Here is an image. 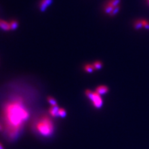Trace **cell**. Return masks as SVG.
Masks as SVG:
<instances>
[{
	"mask_svg": "<svg viewBox=\"0 0 149 149\" xmlns=\"http://www.w3.org/2000/svg\"><path fill=\"white\" fill-rule=\"evenodd\" d=\"M3 116L9 135L14 138L19 134L29 114L24 104L19 99L6 104Z\"/></svg>",
	"mask_w": 149,
	"mask_h": 149,
	"instance_id": "6da1fadb",
	"label": "cell"
},
{
	"mask_svg": "<svg viewBox=\"0 0 149 149\" xmlns=\"http://www.w3.org/2000/svg\"><path fill=\"white\" fill-rule=\"evenodd\" d=\"M36 129L44 136H49L54 132V124L48 116H44L37 123Z\"/></svg>",
	"mask_w": 149,
	"mask_h": 149,
	"instance_id": "7a4b0ae2",
	"label": "cell"
},
{
	"mask_svg": "<svg viewBox=\"0 0 149 149\" xmlns=\"http://www.w3.org/2000/svg\"><path fill=\"white\" fill-rule=\"evenodd\" d=\"M91 100H93L94 106L96 107H101V104H102V100H101L100 94L98 93H93V98L91 99Z\"/></svg>",
	"mask_w": 149,
	"mask_h": 149,
	"instance_id": "3957f363",
	"label": "cell"
},
{
	"mask_svg": "<svg viewBox=\"0 0 149 149\" xmlns=\"http://www.w3.org/2000/svg\"><path fill=\"white\" fill-rule=\"evenodd\" d=\"M52 1L53 0H42L40 3V10L42 12L45 11L46 9L52 4Z\"/></svg>",
	"mask_w": 149,
	"mask_h": 149,
	"instance_id": "277c9868",
	"label": "cell"
},
{
	"mask_svg": "<svg viewBox=\"0 0 149 149\" xmlns=\"http://www.w3.org/2000/svg\"><path fill=\"white\" fill-rule=\"evenodd\" d=\"M0 28L3 31H6L11 30L9 23L2 19H0Z\"/></svg>",
	"mask_w": 149,
	"mask_h": 149,
	"instance_id": "5b68a950",
	"label": "cell"
},
{
	"mask_svg": "<svg viewBox=\"0 0 149 149\" xmlns=\"http://www.w3.org/2000/svg\"><path fill=\"white\" fill-rule=\"evenodd\" d=\"M59 107L58 106H52L49 110V113L53 117H57L58 116V110Z\"/></svg>",
	"mask_w": 149,
	"mask_h": 149,
	"instance_id": "8992f818",
	"label": "cell"
},
{
	"mask_svg": "<svg viewBox=\"0 0 149 149\" xmlns=\"http://www.w3.org/2000/svg\"><path fill=\"white\" fill-rule=\"evenodd\" d=\"M114 8L113 6L111 5L110 3H108L107 2L104 6V13H105L106 14H109V15H110L111 13V12L113 11V10L114 9Z\"/></svg>",
	"mask_w": 149,
	"mask_h": 149,
	"instance_id": "52a82bcc",
	"label": "cell"
},
{
	"mask_svg": "<svg viewBox=\"0 0 149 149\" xmlns=\"http://www.w3.org/2000/svg\"><path fill=\"white\" fill-rule=\"evenodd\" d=\"M108 91V88L106 86H100L96 88V93L99 94H104Z\"/></svg>",
	"mask_w": 149,
	"mask_h": 149,
	"instance_id": "ba28073f",
	"label": "cell"
},
{
	"mask_svg": "<svg viewBox=\"0 0 149 149\" xmlns=\"http://www.w3.org/2000/svg\"><path fill=\"white\" fill-rule=\"evenodd\" d=\"M134 27L136 30H138V29H141L142 28L144 27L142 23L141 19L135 21V23L134 24Z\"/></svg>",
	"mask_w": 149,
	"mask_h": 149,
	"instance_id": "9c48e42d",
	"label": "cell"
},
{
	"mask_svg": "<svg viewBox=\"0 0 149 149\" xmlns=\"http://www.w3.org/2000/svg\"><path fill=\"white\" fill-rule=\"evenodd\" d=\"M84 68H85V71L88 72V73H92V72L94 70V68L93 67V65L91 64L86 65L85 66V67H84Z\"/></svg>",
	"mask_w": 149,
	"mask_h": 149,
	"instance_id": "30bf717a",
	"label": "cell"
},
{
	"mask_svg": "<svg viewBox=\"0 0 149 149\" xmlns=\"http://www.w3.org/2000/svg\"><path fill=\"white\" fill-rule=\"evenodd\" d=\"M10 24V27H11V30H15L18 27V23L15 20L11 21L9 23Z\"/></svg>",
	"mask_w": 149,
	"mask_h": 149,
	"instance_id": "8fae6325",
	"label": "cell"
},
{
	"mask_svg": "<svg viewBox=\"0 0 149 149\" xmlns=\"http://www.w3.org/2000/svg\"><path fill=\"white\" fill-rule=\"evenodd\" d=\"M108 3H110L111 5L113 6L114 8L116 6H119V4L121 3V0H110V1H107Z\"/></svg>",
	"mask_w": 149,
	"mask_h": 149,
	"instance_id": "7c38bea8",
	"label": "cell"
},
{
	"mask_svg": "<svg viewBox=\"0 0 149 149\" xmlns=\"http://www.w3.org/2000/svg\"><path fill=\"white\" fill-rule=\"evenodd\" d=\"M93 67L94 68V70H100V69L103 66V63L100 61H97L96 62H94L93 64Z\"/></svg>",
	"mask_w": 149,
	"mask_h": 149,
	"instance_id": "4fadbf2b",
	"label": "cell"
},
{
	"mask_svg": "<svg viewBox=\"0 0 149 149\" xmlns=\"http://www.w3.org/2000/svg\"><path fill=\"white\" fill-rule=\"evenodd\" d=\"M47 100H48V102L51 104L52 106H57V103L56 102L54 98H53L52 97H48L47 98Z\"/></svg>",
	"mask_w": 149,
	"mask_h": 149,
	"instance_id": "5bb4252c",
	"label": "cell"
},
{
	"mask_svg": "<svg viewBox=\"0 0 149 149\" xmlns=\"http://www.w3.org/2000/svg\"><path fill=\"white\" fill-rule=\"evenodd\" d=\"M119 9H120V6H118L115 7V8H114V9L113 10V11L111 12V13L110 14V16H111V17L114 16L116 14H117V13H119Z\"/></svg>",
	"mask_w": 149,
	"mask_h": 149,
	"instance_id": "9a60e30c",
	"label": "cell"
},
{
	"mask_svg": "<svg viewBox=\"0 0 149 149\" xmlns=\"http://www.w3.org/2000/svg\"><path fill=\"white\" fill-rule=\"evenodd\" d=\"M58 116L62 117H65L66 116V111L64 109L60 108L58 110Z\"/></svg>",
	"mask_w": 149,
	"mask_h": 149,
	"instance_id": "2e32d148",
	"label": "cell"
},
{
	"mask_svg": "<svg viewBox=\"0 0 149 149\" xmlns=\"http://www.w3.org/2000/svg\"><path fill=\"white\" fill-rule=\"evenodd\" d=\"M142 23L143 26L144 28H145L147 30H149V22L146 21L145 19H141Z\"/></svg>",
	"mask_w": 149,
	"mask_h": 149,
	"instance_id": "e0dca14e",
	"label": "cell"
},
{
	"mask_svg": "<svg viewBox=\"0 0 149 149\" xmlns=\"http://www.w3.org/2000/svg\"><path fill=\"white\" fill-rule=\"evenodd\" d=\"M0 149H4L3 148V145H1V143H0Z\"/></svg>",
	"mask_w": 149,
	"mask_h": 149,
	"instance_id": "ac0fdd59",
	"label": "cell"
},
{
	"mask_svg": "<svg viewBox=\"0 0 149 149\" xmlns=\"http://www.w3.org/2000/svg\"><path fill=\"white\" fill-rule=\"evenodd\" d=\"M1 130H2V127H1V124H0V131H1Z\"/></svg>",
	"mask_w": 149,
	"mask_h": 149,
	"instance_id": "d6986e66",
	"label": "cell"
},
{
	"mask_svg": "<svg viewBox=\"0 0 149 149\" xmlns=\"http://www.w3.org/2000/svg\"><path fill=\"white\" fill-rule=\"evenodd\" d=\"M147 3H148V6H149V1H147Z\"/></svg>",
	"mask_w": 149,
	"mask_h": 149,
	"instance_id": "ffe728a7",
	"label": "cell"
},
{
	"mask_svg": "<svg viewBox=\"0 0 149 149\" xmlns=\"http://www.w3.org/2000/svg\"><path fill=\"white\" fill-rule=\"evenodd\" d=\"M147 1H149V0H147Z\"/></svg>",
	"mask_w": 149,
	"mask_h": 149,
	"instance_id": "44dd1931",
	"label": "cell"
}]
</instances>
